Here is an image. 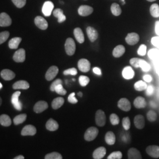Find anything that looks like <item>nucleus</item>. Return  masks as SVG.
I'll return each instance as SVG.
<instances>
[{
  "label": "nucleus",
  "mask_w": 159,
  "mask_h": 159,
  "mask_svg": "<svg viewBox=\"0 0 159 159\" xmlns=\"http://www.w3.org/2000/svg\"><path fill=\"white\" fill-rule=\"evenodd\" d=\"M146 51H147V46L144 44H142L139 47L137 51V53L140 56H144L146 55Z\"/></svg>",
  "instance_id": "48"
},
{
  "label": "nucleus",
  "mask_w": 159,
  "mask_h": 159,
  "mask_svg": "<svg viewBox=\"0 0 159 159\" xmlns=\"http://www.w3.org/2000/svg\"><path fill=\"white\" fill-rule=\"evenodd\" d=\"M63 74L65 75H75L77 74V70L75 68H71L66 70L63 71Z\"/></svg>",
  "instance_id": "50"
},
{
  "label": "nucleus",
  "mask_w": 159,
  "mask_h": 159,
  "mask_svg": "<svg viewBox=\"0 0 159 159\" xmlns=\"http://www.w3.org/2000/svg\"><path fill=\"white\" fill-rule=\"evenodd\" d=\"M105 141L108 145H113L116 142V136L112 131H108L105 135Z\"/></svg>",
  "instance_id": "30"
},
{
  "label": "nucleus",
  "mask_w": 159,
  "mask_h": 159,
  "mask_svg": "<svg viewBox=\"0 0 159 159\" xmlns=\"http://www.w3.org/2000/svg\"><path fill=\"white\" fill-rule=\"evenodd\" d=\"M148 1H149V2H153L154 1H156V0H147Z\"/></svg>",
  "instance_id": "61"
},
{
  "label": "nucleus",
  "mask_w": 159,
  "mask_h": 159,
  "mask_svg": "<svg viewBox=\"0 0 159 159\" xmlns=\"http://www.w3.org/2000/svg\"><path fill=\"white\" fill-rule=\"evenodd\" d=\"M122 153L120 151L114 152L110 154L108 157V159H121L122 158Z\"/></svg>",
  "instance_id": "43"
},
{
  "label": "nucleus",
  "mask_w": 159,
  "mask_h": 159,
  "mask_svg": "<svg viewBox=\"0 0 159 159\" xmlns=\"http://www.w3.org/2000/svg\"><path fill=\"white\" fill-rule=\"evenodd\" d=\"M34 23L38 28L42 30H46L48 26L47 21L41 16H37L35 17L34 19Z\"/></svg>",
  "instance_id": "8"
},
{
  "label": "nucleus",
  "mask_w": 159,
  "mask_h": 159,
  "mask_svg": "<svg viewBox=\"0 0 159 159\" xmlns=\"http://www.w3.org/2000/svg\"><path fill=\"white\" fill-rule=\"evenodd\" d=\"M159 54V51L157 49H151L148 52V57L152 59H154V58H156V57H158Z\"/></svg>",
  "instance_id": "47"
},
{
  "label": "nucleus",
  "mask_w": 159,
  "mask_h": 159,
  "mask_svg": "<svg viewBox=\"0 0 159 159\" xmlns=\"http://www.w3.org/2000/svg\"><path fill=\"white\" fill-rule=\"evenodd\" d=\"M12 87L15 90H27L30 87V84L29 83L24 80H20L16 82L13 85Z\"/></svg>",
  "instance_id": "20"
},
{
  "label": "nucleus",
  "mask_w": 159,
  "mask_h": 159,
  "mask_svg": "<svg viewBox=\"0 0 159 159\" xmlns=\"http://www.w3.org/2000/svg\"><path fill=\"white\" fill-rule=\"evenodd\" d=\"M53 15L58 18V22L59 23H63L66 21V17L64 15L63 10L60 8H57L53 11Z\"/></svg>",
  "instance_id": "27"
},
{
  "label": "nucleus",
  "mask_w": 159,
  "mask_h": 159,
  "mask_svg": "<svg viewBox=\"0 0 159 159\" xmlns=\"http://www.w3.org/2000/svg\"><path fill=\"white\" fill-rule=\"evenodd\" d=\"M155 31L156 33L159 36V21H156L155 24Z\"/></svg>",
  "instance_id": "57"
},
{
  "label": "nucleus",
  "mask_w": 159,
  "mask_h": 159,
  "mask_svg": "<svg viewBox=\"0 0 159 159\" xmlns=\"http://www.w3.org/2000/svg\"><path fill=\"white\" fill-rule=\"evenodd\" d=\"M134 106L137 108H143L146 106V102L142 97H137L134 101Z\"/></svg>",
  "instance_id": "28"
},
{
  "label": "nucleus",
  "mask_w": 159,
  "mask_h": 159,
  "mask_svg": "<svg viewBox=\"0 0 159 159\" xmlns=\"http://www.w3.org/2000/svg\"><path fill=\"white\" fill-rule=\"evenodd\" d=\"M37 133L36 128L33 125H25L21 131V135L23 136H34Z\"/></svg>",
  "instance_id": "15"
},
{
  "label": "nucleus",
  "mask_w": 159,
  "mask_h": 159,
  "mask_svg": "<svg viewBox=\"0 0 159 159\" xmlns=\"http://www.w3.org/2000/svg\"><path fill=\"white\" fill-rule=\"evenodd\" d=\"M77 66L80 70L83 73L89 71L91 67V64L90 61L85 58L80 59L78 62Z\"/></svg>",
  "instance_id": "5"
},
{
  "label": "nucleus",
  "mask_w": 159,
  "mask_h": 159,
  "mask_svg": "<svg viewBox=\"0 0 159 159\" xmlns=\"http://www.w3.org/2000/svg\"><path fill=\"white\" fill-rule=\"evenodd\" d=\"M147 118L151 122L155 121L157 119V114L153 110H150L147 114Z\"/></svg>",
  "instance_id": "41"
},
{
  "label": "nucleus",
  "mask_w": 159,
  "mask_h": 159,
  "mask_svg": "<svg viewBox=\"0 0 159 159\" xmlns=\"http://www.w3.org/2000/svg\"><path fill=\"white\" fill-rule=\"evenodd\" d=\"M111 11L115 16H119L121 14V9L119 5L117 3H113L111 6Z\"/></svg>",
  "instance_id": "36"
},
{
  "label": "nucleus",
  "mask_w": 159,
  "mask_h": 159,
  "mask_svg": "<svg viewBox=\"0 0 159 159\" xmlns=\"http://www.w3.org/2000/svg\"><path fill=\"white\" fill-rule=\"evenodd\" d=\"M46 159H62V156L58 152H52L50 153L47 154L45 156Z\"/></svg>",
  "instance_id": "37"
},
{
  "label": "nucleus",
  "mask_w": 159,
  "mask_h": 159,
  "mask_svg": "<svg viewBox=\"0 0 159 159\" xmlns=\"http://www.w3.org/2000/svg\"><path fill=\"white\" fill-rule=\"evenodd\" d=\"M134 123L137 129H143L145 126L144 118L141 114L137 115L134 119Z\"/></svg>",
  "instance_id": "18"
},
{
  "label": "nucleus",
  "mask_w": 159,
  "mask_h": 159,
  "mask_svg": "<svg viewBox=\"0 0 159 159\" xmlns=\"http://www.w3.org/2000/svg\"><path fill=\"white\" fill-rule=\"evenodd\" d=\"M0 124L4 127H8L11 125V120L7 114H2L0 116Z\"/></svg>",
  "instance_id": "32"
},
{
  "label": "nucleus",
  "mask_w": 159,
  "mask_h": 159,
  "mask_svg": "<svg viewBox=\"0 0 159 159\" xmlns=\"http://www.w3.org/2000/svg\"><path fill=\"white\" fill-rule=\"evenodd\" d=\"M64 103V99L63 97H57L54 98L52 103H51V106L52 108L54 110H57L59 108H60Z\"/></svg>",
  "instance_id": "29"
},
{
  "label": "nucleus",
  "mask_w": 159,
  "mask_h": 159,
  "mask_svg": "<svg viewBox=\"0 0 159 159\" xmlns=\"http://www.w3.org/2000/svg\"><path fill=\"white\" fill-rule=\"evenodd\" d=\"M122 75L125 79H131L134 76V71L131 67L127 66L123 69L122 71Z\"/></svg>",
  "instance_id": "23"
},
{
  "label": "nucleus",
  "mask_w": 159,
  "mask_h": 159,
  "mask_svg": "<svg viewBox=\"0 0 159 159\" xmlns=\"http://www.w3.org/2000/svg\"><path fill=\"white\" fill-rule=\"evenodd\" d=\"M13 60L17 63H23L25 60V51L23 48H20L15 52L13 56Z\"/></svg>",
  "instance_id": "7"
},
{
  "label": "nucleus",
  "mask_w": 159,
  "mask_h": 159,
  "mask_svg": "<svg viewBox=\"0 0 159 159\" xmlns=\"http://www.w3.org/2000/svg\"><path fill=\"white\" fill-rule=\"evenodd\" d=\"M2 83H0V89H2Z\"/></svg>",
  "instance_id": "60"
},
{
  "label": "nucleus",
  "mask_w": 159,
  "mask_h": 159,
  "mask_svg": "<svg viewBox=\"0 0 159 159\" xmlns=\"http://www.w3.org/2000/svg\"><path fill=\"white\" fill-rule=\"evenodd\" d=\"M96 123L99 127H102L105 125L106 122V117L105 113L102 110H98L96 113Z\"/></svg>",
  "instance_id": "3"
},
{
  "label": "nucleus",
  "mask_w": 159,
  "mask_h": 159,
  "mask_svg": "<svg viewBox=\"0 0 159 159\" xmlns=\"http://www.w3.org/2000/svg\"><path fill=\"white\" fill-rule=\"evenodd\" d=\"M106 154V149L104 147H99L96 148L93 153V157L94 159H102Z\"/></svg>",
  "instance_id": "21"
},
{
  "label": "nucleus",
  "mask_w": 159,
  "mask_h": 159,
  "mask_svg": "<svg viewBox=\"0 0 159 159\" xmlns=\"http://www.w3.org/2000/svg\"><path fill=\"white\" fill-rule=\"evenodd\" d=\"M10 36V33L8 31H3L0 33V44H2L6 42Z\"/></svg>",
  "instance_id": "42"
},
{
  "label": "nucleus",
  "mask_w": 159,
  "mask_h": 159,
  "mask_svg": "<svg viewBox=\"0 0 159 159\" xmlns=\"http://www.w3.org/2000/svg\"><path fill=\"white\" fill-rule=\"evenodd\" d=\"M74 35L76 40L80 43L82 44L84 42V36L83 33V31L80 28H75L74 30Z\"/></svg>",
  "instance_id": "25"
},
{
  "label": "nucleus",
  "mask_w": 159,
  "mask_h": 159,
  "mask_svg": "<svg viewBox=\"0 0 159 159\" xmlns=\"http://www.w3.org/2000/svg\"><path fill=\"white\" fill-rule=\"evenodd\" d=\"M93 72H94L95 74H97V75H101L102 74L101 69L100 68H98V67H94V68L93 69Z\"/></svg>",
  "instance_id": "56"
},
{
  "label": "nucleus",
  "mask_w": 159,
  "mask_h": 159,
  "mask_svg": "<svg viewBox=\"0 0 159 159\" xmlns=\"http://www.w3.org/2000/svg\"><path fill=\"white\" fill-rule=\"evenodd\" d=\"M14 159H24V157L22 156V155H20V156H18L17 157H14Z\"/></svg>",
  "instance_id": "58"
},
{
  "label": "nucleus",
  "mask_w": 159,
  "mask_h": 159,
  "mask_svg": "<svg viewBox=\"0 0 159 159\" xmlns=\"http://www.w3.org/2000/svg\"><path fill=\"white\" fill-rule=\"evenodd\" d=\"M143 80H144V81H146L147 83H150L152 81V77H151V75H150L148 74H146L143 76Z\"/></svg>",
  "instance_id": "55"
},
{
  "label": "nucleus",
  "mask_w": 159,
  "mask_h": 159,
  "mask_svg": "<svg viewBox=\"0 0 159 159\" xmlns=\"http://www.w3.org/2000/svg\"><path fill=\"white\" fill-rule=\"evenodd\" d=\"M27 119V114H21L18 115L16 117H14L13 120V122L15 125H18L24 123Z\"/></svg>",
  "instance_id": "35"
},
{
  "label": "nucleus",
  "mask_w": 159,
  "mask_h": 159,
  "mask_svg": "<svg viewBox=\"0 0 159 159\" xmlns=\"http://www.w3.org/2000/svg\"><path fill=\"white\" fill-rule=\"evenodd\" d=\"M76 46L74 40L71 38H68L65 43V50L68 56L74 55L75 51Z\"/></svg>",
  "instance_id": "2"
},
{
  "label": "nucleus",
  "mask_w": 159,
  "mask_h": 159,
  "mask_svg": "<svg viewBox=\"0 0 159 159\" xmlns=\"http://www.w3.org/2000/svg\"><path fill=\"white\" fill-rule=\"evenodd\" d=\"M98 134V130L95 127H89L84 134V139L87 142H91L96 138Z\"/></svg>",
  "instance_id": "1"
},
{
  "label": "nucleus",
  "mask_w": 159,
  "mask_h": 159,
  "mask_svg": "<svg viewBox=\"0 0 159 159\" xmlns=\"http://www.w3.org/2000/svg\"><path fill=\"white\" fill-rule=\"evenodd\" d=\"M152 43L154 46L156 47H159V36L158 37H154L152 39Z\"/></svg>",
  "instance_id": "53"
},
{
  "label": "nucleus",
  "mask_w": 159,
  "mask_h": 159,
  "mask_svg": "<svg viewBox=\"0 0 159 159\" xmlns=\"http://www.w3.org/2000/svg\"><path fill=\"white\" fill-rule=\"evenodd\" d=\"M22 39L20 37H14L10 40L8 43V47L11 49H17Z\"/></svg>",
  "instance_id": "31"
},
{
  "label": "nucleus",
  "mask_w": 159,
  "mask_h": 159,
  "mask_svg": "<svg viewBox=\"0 0 159 159\" xmlns=\"http://www.w3.org/2000/svg\"><path fill=\"white\" fill-rule=\"evenodd\" d=\"M88 37L91 42H94L97 39L98 34L96 30L91 27H88L86 30Z\"/></svg>",
  "instance_id": "19"
},
{
  "label": "nucleus",
  "mask_w": 159,
  "mask_h": 159,
  "mask_svg": "<svg viewBox=\"0 0 159 159\" xmlns=\"http://www.w3.org/2000/svg\"><path fill=\"white\" fill-rule=\"evenodd\" d=\"M12 23L11 18L6 12H2L0 14V26L8 27Z\"/></svg>",
  "instance_id": "11"
},
{
  "label": "nucleus",
  "mask_w": 159,
  "mask_h": 159,
  "mask_svg": "<svg viewBox=\"0 0 159 159\" xmlns=\"http://www.w3.org/2000/svg\"><path fill=\"white\" fill-rule=\"evenodd\" d=\"M140 60L141 58H132L130 60V63L133 67L135 68H139Z\"/></svg>",
  "instance_id": "49"
},
{
  "label": "nucleus",
  "mask_w": 159,
  "mask_h": 159,
  "mask_svg": "<svg viewBox=\"0 0 159 159\" xmlns=\"http://www.w3.org/2000/svg\"><path fill=\"white\" fill-rule=\"evenodd\" d=\"M117 106L120 109L125 111H129L131 109V103L129 100L125 98H121L118 102Z\"/></svg>",
  "instance_id": "13"
},
{
  "label": "nucleus",
  "mask_w": 159,
  "mask_h": 159,
  "mask_svg": "<svg viewBox=\"0 0 159 159\" xmlns=\"http://www.w3.org/2000/svg\"><path fill=\"white\" fill-rule=\"evenodd\" d=\"M139 67L142 68L143 71H145V72H148L150 70V64H148L146 61H145V60H144L143 59L140 60Z\"/></svg>",
  "instance_id": "38"
},
{
  "label": "nucleus",
  "mask_w": 159,
  "mask_h": 159,
  "mask_svg": "<svg viewBox=\"0 0 159 159\" xmlns=\"http://www.w3.org/2000/svg\"><path fill=\"white\" fill-rule=\"evenodd\" d=\"M154 88L152 85H149L148 86L147 88V91H146V94L148 96H151L153 94Z\"/></svg>",
  "instance_id": "54"
},
{
  "label": "nucleus",
  "mask_w": 159,
  "mask_h": 159,
  "mask_svg": "<svg viewBox=\"0 0 159 159\" xmlns=\"http://www.w3.org/2000/svg\"><path fill=\"white\" fill-rule=\"evenodd\" d=\"M46 129L48 130L54 131L58 129V124L56 120L52 119H50L47 121L46 125Z\"/></svg>",
  "instance_id": "24"
},
{
  "label": "nucleus",
  "mask_w": 159,
  "mask_h": 159,
  "mask_svg": "<svg viewBox=\"0 0 159 159\" xmlns=\"http://www.w3.org/2000/svg\"><path fill=\"white\" fill-rule=\"evenodd\" d=\"M68 102L71 104H76L78 102L77 99L75 97V93H71L68 97Z\"/></svg>",
  "instance_id": "52"
},
{
  "label": "nucleus",
  "mask_w": 159,
  "mask_h": 159,
  "mask_svg": "<svg viewBox=\"0 0 159 159\" xmlns=\"http://www.w3.org/2000/svg\"><path fill=\"white\" fill-rule=\"evenodd\" d=\"M125 47L122 45L116 46L113 51V56L116 58L121 57L125 52Z\"/></svg>",
  "instance_id": "26"
},
{
  "label": "nucleus",
  "mask_w": 159,
  "mask_h": 159,
  "mask_svg": "<svg viewBox=\"0 0 159 159\" xmlns=\"http://www.w3.org/2000/svg\"><path fill=\"white\" fill-rule=\"evenodd\" d=\"M48 107V103L45 101H39L34 106V112L36 113H41L45 111Z\"/></svg>",
  "instance_id": "16"
},
{
  "label": "nucleus",
  "mask_w": 159,
  "mask_h": 159,
  "mask_svg": "<svg viewBox=\"0 0 159 159\" xmlns=\"http://www.w3.org/2000/svg\"><path fill=\"white\" fill-rule=\"evenodd\" d=\"M93 12V8L90 6L83 5L81 6L78 9L79 14L83 17L90 16Z\"/></svg>",
  "instance_id": "12"
},
{
  "label": "nucleus",
  "mask_w": 159,
  "mask_h": 159,
  "mask_svg": "<svg viewBox=\"0 0 159 159\" xmlns=\"http://www.w3.org/2000/svg\"><path fill=\"white\" fill-rule=\"evenodd\" d=\"M134 89L137 91H142L147 89L148 88V85L146 82H144V81H138L136 83L134 84Z\"/></svg>",
  "instance_id": "33"
},
{
  "label": "nucleus",
  "mask_w": 159,
  "mask_h": 159,
  "mask_svg": "<svg viewBox=\"0 0 159 159\" xmlns=\"http://www.w3.org/2000/svg\"><path fill=\"white\" fill-rule=\"evenodd\" d=\"M150 12L152 17L158 18L159 17V6L157 4H153L150 7Z\"/></svg>",
  "instance_id": "34"
},
{
  "label": "nucleus",
  "mask_w": 159,
  "mask_h": 159,
  "mask_svg": "<svg viewBox=\"0 0 159 159\" xmlns=\"http://www.w3.org/2000/svg\"><path fill=\"white\" fill-rule=\"evenodd\" d=\"M146 153L148 155L151 156L153 158H159V146H149L146 149Z\"/></svg>",
  "instance_id": "14"
},
{
  "label": "nucleus",
  "mask_w": 159,
  "mask_h": 159,
  "mask_svg": "<svg viewBox=\"0 0 159 159\" xmlns=\"http://www.w3.org/2000/svg\"><path fill=\"white\" fill-rule=\"evenodd\" d=\"M122 125L125 130H128L130 128L131 126L130 120L129 117H126L123 118V119L122 120Z\"/></svg>",
  "instance_id": "44"
},
{
  "label": "nucleus",
  "mask_w": 159,
  "mask_h": 159,
  "mask_svg": "<svg viewBox=\"0 0 159 159\" xmlns=\"http://www.w3.org/2000/svg\"><path fill=\"white\" fill-rule=\"evenodd\" d=\"M14 4L18 8H21L26 4V0H12Z\"/></svg>",
  "instance_id": "46"
},
{
  "label": "nucleus",
  "mask_w": 159,
  "mask_h": 159,
  "mask_svg": "<svg viewBox=\"0 0 159 159\" xmlns=\"http://www.w3.org/2000/svg\"><path fill=\"white\" fill-rule=\"evenodd\" d=\"M54 9V4L51 1H46L42 8V12L46 17L51 16L52 11Z\"/></svg>",
  "instance_id": "9"
},
{
  "label": "nucleus",
  "mask_w": 159,
  "mask_h": 159,
  "mask_svg": "<svg viewBox=\"0 0 159 159\" xmlns=\"http://www.w3.org/2000/svg\"><path fill=\"white\" fill-rule=\"evenodd\" d=\"M21 94L20 91L15 92L11 97V102L14 107L17 110L20 111L22 110L23 105L22 103L19 101V97Z\"/></svg>",
  "instance_id": "4"
},
{
  "label": "nucleus",
  "mask_w": 159,
  "mask_h": 159,
  "mask_svg": "<svg viewBox=\"0 0 159 159\" xmlns=\"http://www.w3.org/2000/svg\"><path fill=\"white\" fill-rule=\"evenodd\" d=\"M110 120L111 125H117L119 124L120 119L119 116L116 114H111L110 116Z\"/></svg>",
  "instance_id": "40"
},
{
  "label": "nucleus",
  "mask_w": 159,
  "mask_h": 159,
  "mask_svg": "<svg viewBox=\"0 0 159 159\" xmlns=\"http://www.w3.org/2000/svg\"><path fill=\"white\" fill-rule=\"evenodd\" d=\"M78 96H79L80 97H81L83 96V93L81 92H79L78 93Z\"/></svg>",
  "instance_id": "59"
},
{
  "label": "nucleus",
  "mask_w": 159,
  "mask_h": 159,
  "mask_svg": "<svg viewBox=\"0 0 159 159\" xmlns=\"http://www.w3.org/2000/svg\"><path fill=\"white\" fill-rule=\"evenodd\" d=\"M63 84V81L61 79H57L56 80L52 82V83L51 84V86H50V90L51 91H55V89L57 87V85L59 84Z\"/></svg>",
  "instance_id": "51"
},
{
  "label": "nucleus",
  "mask_w": 159,
  "mask_h": 159,
  "mask_svg": "<svg viewBox=\"0 0 159 159\" xmlns=\"http://www.w3.org/2000/svg\"><path fill=\"white\" fill-rule=\"evenodd\" d=\"M1 76L4 80L10 81L15 78L16 74L10 70L4 69L1 71Z\"/></svg>",
  "instance_id": "17"
},
{
  "label": "nucleus",
  "mask_w": 159,
  "mask_h": 159,
  "mask_svg": "<svg viewBox=\"0 0 159 159\" xmlns=\"http://www.w3.org/2000/svg\"><path fill=\"white\" fill-rule=\"evenodd\" d=\"M128 158L129 159H142L140 152L135 148H131L128 151Z\"/></svg>",
  "instance_id": "22"
},
{
  "label": "nucleus",
  "mask_w": 159,
  "mask_h": 159,
  "mask_svg": "<svg viewBox=\"0 0 159 159\" xmlns=\"http://www.w3.org/2000/svg\"><path fill=\"white\" fill-rule=\"evenodd\" d=\"M54 91H56L57 94H58L60 95H62V96L66 95L67 94V91L63 88L62 84L57 85Z\"/></svg>",
  "instance_id": "45"
},
{
  "label": "nucleus",
  "mask_w": 159,
  "mask_h": 159,
  "mask_svg": "<svg viewBox=\"0 0 159 159\" xmlns=\"http://www.w3.org/2000/svg\"><path fill=\"white\" fill-rule=\"evenodd\" d=\"M126 43L130 46H134L140 40V37L139 34L136 33H131L127 34L125 39Z\"/></svg>",
  "instance_id": "6"
},
{
  "label": "nucleus",
  "mask_w": 159,
  "mask_h": 159,
  "mask_svg": "<svg viewBox=\"0 0 159 159\" xmlns=\"http://www.w3.org/2000/svg\"><path fill=\"white\" fill-rule=\"evenodd\" d=\"M90 82V79L85 75H80L79 77V83L82 87H85Z\"/></svg>",
  "instance_id": "39"
},
{
  "label": "nucleus",
  "mask_w": 159,
  "mask_h": 159,
  "mask_svg": "<svg viewBox=\"0 0 159 159\" xmlns=\"http://www.w3.org/2000/svg\"><path fill=\"white\" fill-rule=\"evenodd\" d=\"M58 73V68L57 66H52L48 68L46 72V79L47 81H51L54 79Z\"/></svg>",
  "instance_id": "10"
}]
</instances>
